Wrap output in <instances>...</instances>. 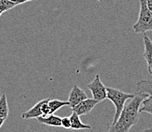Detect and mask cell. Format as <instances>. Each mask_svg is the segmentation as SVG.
<instances>
[{
	"label": "cell",
	"instance_id": "obj_1",
	"mask_svg": "<svg viewBox=\"0 0 152 132\" xmlns=\"http://www.w3.org/2000/svg\"><path fill=\"white\" fill-rule=\"evenodd\" d=\"M148 96L147 94L136 92L131 101L125 105L118 120L111 125L108 131L110 132H128L139 120V109L141 102Z\"/></svg>",
	"mask_w": 152,
	"mask_h": 132
},
{
	"label": "cell",
	"instance_id": "obj_2",
	"mask_svg": "<svg viewBox=\"0 0 152 132\" xmlns=\"http://www.w3.org/2000/svg\"><path fill=\"white\" fill-rule=\"evenodd\" d=\"M107 90V96L106 98L109 99L113 103L115 108V112L114 118H113V123L111 125H114L118 120L120 114L122 112V109L125 106V102L128 99H131L134 97V94L126 93L125 92L119 90V89H114L111 87H106Z\"/></svg>",
	"mask_w": 152,
	"mask_h": 132
},
{
	"label": "cell",
	"instance_id": "obj_3",
	"mask_svg": "<svg viewBox=\"0 0 152 132\" xmlns=\"http://www.w3.org/2000/svg\"><path fill=\"white\" fill-rule=\"evenodd\" d=\"M132 28L135 34H144L152 31V13L147 6L146 0H140L138 18Z\"/></svg>",
	"mask_w": 152,
	"mask_h": 132
},
{
	"label": "cell",
	"instance_id": "obj_4",
	"mask_svg": "<svg viewBox=\"0 0 152 132\" xmlns=\"http://www.w3.org/2000/svg\"><path fill=\"white\" fill-rule=\"evenodd\" d=\"M88 89L92 93L93 98L95 99L97 102H101L105 100L107 96V90L104 84L101 82L99 75L97 74L95 79L90 83L87 85Z\"/></svg>",
	"mask_w": 152,
	"mask_h": 132
},
{
	"label": "cell",
	"instance_id": "obj_5",
	"mask_svg": "<svg viewBox=\"0 0 152 132\" xmlns=\"http://www.w3.org/2000/svg\"><path fill=\"white\" fill-rule=\"evenodd\" d=\"M98 102L95 99L86 98V99L83 100L79 104H77L76 106L71 108L72 112H74L80 116L87 114L95 108Z\"/></svg>",
	"mask_w": 152,
	"mask_h": 132
},
{
	"label": "cell",
	"instance_id": "obj_6",
	"mask_svg": "<svg viewBox=\"0 0 152 132\" xmlns=\"http://www.w3.org/2000/svg\"><path fill=\"white\" fill-rule=\"evenodd\" d=\"M86 98L88 97L86 93L83 89H81L79 86L74 85L69 94V98L67 100L69 102V106L70 108L74 107L77 104L82 102L83 100L86 99Z\"/></svg>",
	"mask_w": 152,
	"mask_h": 132
},
{
	"label": "cell",
	"instance_id": "obj_7",
	"mask_svg": "<svg viewBox=\"0 0 152 132\" xmlns=\"http://www.w3.org/2000/svg\"><path fill=\"white\" fill-rule=\"evenodd\" d=\"M143 40L144 47H145L143 56L148 63L149 74L152 77V41L149 37L145 34V33H144L143 34Z\"/></svg>",
	"mask_w": 152,
	"mask_h": 132
},
{
	"label": "cell",
	"instance_id": "obj_8",
	"mask_svg": "<svg viewBox=\"0 0 152 132\" xmlns=\"http://www.w3.org/2000/svg\"><path fill=\"white\" fill-rule=\"evenodd\" d=\"M37 120L39 123L55 128H61V118L60 116L55 115L54 114H50L46 116H39L37 118Z\"/></svg>",
	"mask_w": 152,
	"mask_h": 132
},
{
	"label": "cell",
	"instance_id": "obj_9",
	"mask_svg": "<svg viewBox=\"0 0 152 132\" xmlns=\"http://www.w3.org/2000/svg\"><path fill=\"white\" fill-rule=\"evenodd\" d=\"M136 92L147 94L152 96V77L143 79L136 84Z\"/></svg>",
	"mask_w": 152,
	"mask_h": 132
},
{
	"label": "cell",
	"instance_id": "obj_10",
	"mask_svg": "<svg viewBox=\"0 0 152 132\" xmlns=\"http://www.w3.org/2000/svg\"><path fill=\"white\" fill-rule=\"evenodd\" d=\"M70 124H71V126H70V129H73V130H90L91 129V126L89 125H85L81 121L80 118V115L77 114L76 112H73L71 115L70 116Z\"/></svg>",
	"mask_w": 152,
	"mask_h": 132
},
{
	"label": "cell",
	"instance_id": "obj_11",
	"mask_svg": "<svg viewBox=\"0 0 152 132\" xmlns=\"http://www.w3.org/2000/svg\"><path fill=\"white\" fill-rule=\"evenodd\" d=\"M41 102H42V100H41V101H39L38 103L35 104V105H34L31 109H29L28 111L22 113V118H23V119L25 120L32 119V118H37L38 117H39V116L42 115L41 109Z\"/></svg>",
	"mask_w": 152,
	"mask_h": 132
},
{
	"label": "cell",
	"instance_id": "obj_12",
	"mask_svg": "<svg viewBox=\"0 0 152 132\" xmlns=\"http://www.w3.org/2000/svg\"><path fill=\"white\" fill-rule=\"evenodd\" d=\"M48 106L50 109V114H54L57 110H59L64 106H69V102L58 99H49Z\"/></svg>",
	"mask_w": 152,
	"mask_h": 132
},
{
	"label": "cell",
	"instance_id": "obj_13",
	"mask_svg": "<svg viewBox=\"0 0 152 132\" xmlns=\"http://www.w3.org/2000/svg\"><path fill=\"white\" fill-rule=\"evenodd\" d=\"M9 115V106L6 94H2L0 97V118H7Z\"/></svg>",
	"mask_w": 152,
	"mask_h": 132
},
{
	"label": "cell",
	"instance_id": "obj_14",
	"mask_svg": "<svg viewBox=\"0 0 152 132\" xmlns=\"http://www.w3.org/2000/svg\"><path fill=\"white\" fill-rule=\"evenodd\" d=\"M142 107L139 109V113L146 112L152 114V96H148L141 102Z\"/></svg>",
	"mask_w": 152,
	"mask_h": 132
},
{
	"label": "cell",
	"instance_id": "obj_15",
	"mask_svg": "<svg viewBox=\"0 0 152 132\" xmlns=\"http://www.w3.org/2000/svg\"><path fill=\"white\" fill-rule=\"evenodd\" d=\"M15 4L9 0H0V10L4 12L15 7Z\"/></svg>",
	"mask_w": 152,
	"mask_h": 132
},
{
	"label": "cell",
	"instance_id": "obj_16",
	"mask_svg": "<svg viewBox=\"0 0 152 132\" xmlns=\"http://www.w3.org/2000/svg\"><path fill=\"white\" fill-rule=\"evenodd\" d=\"M70 126H71V124H70V117L61 118V127L62 128L68 130V129H70Z\"/></svg>",
	"mask_w": 152,
	"mask_h": 132
},
{
	"label": "cell",
	"instance_id": "obj_17",
	"mask_svg": "<svg viewBox=\"0 0 152 132\" xmlns=\"http://www.w3.org/2000/svg\"><path fill=\"white\" fill-rule=\"evenodd\" d=\"M9 1H11L12 2L15 4V6H18V5H21V4L30 2V1H34V0H9Z\"/></svg>",
	"mask_w": 152,
	"mask_h": 132
},
{
	"label": "cell",
	"instance_id": "obj_18",
	"mask_svg": "<svg viewBox=\"0 0 152 132\" xmlns=\"http://www.w3.org/2000/svg\"><path fill=\"white\" fill-rule=\"evenodd\" d=\"M146 4L148 9L152 13V0H146Z\"/></svg>",
	"mask_w": 152,
	"mask_h": 132
},
{
	"label": "cell",
	"instance_id": "obj_19",
	"mask_svg": "<svg viewBox=\"0 0 152 132\" xmlns=\"http://www.w3.org/2000/svg\"><path fill=\"white\" fill-rule=\"evenodd\" d=\"M5 121H6V118H0V128L2 126V125H3V123L5 122Z\"/></svg>",
	"mask_w": 152,
	"mask_h": 132
},
{
	"label": "cell",
	"instance_id": "obj_20",
	"mask_svg": "<svg viewBox=\"0 0 152 132\" xmlns=\"http://www.w3.org/2000/svg\"><path fill=\"white\" fill-rule=\"evenodd\" d=\"M2 13H3V12H2L1 11V10H0V16H1V15H2Z\"/></svg>",
	"mask_w": 152,
	"mask_h": 132
},
{
	"label": "cell",
	"instance_id": "obj_21",
	"mask_svg": "<svg viewBox=\"0 0 152 132\" xmlns=\"http://www.w3.org/2000/svg\"><path fill=\"white\" fill-rule=\"evenodd\" d=\"M98 1H99V2H102V1H103V0H98Z\"/></svg>",
	"mask_w": 152,
	"mask_h": 132
}]
</instances>
